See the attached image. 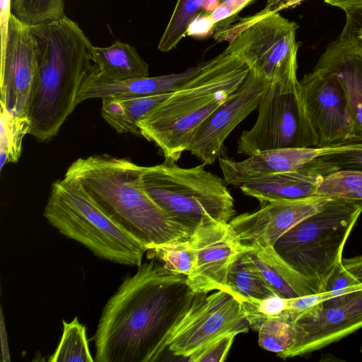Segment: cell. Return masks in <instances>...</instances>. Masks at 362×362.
Wrapping results in <instances>:
<instances>
[{"label": "cell", "mask_w": 362, "mask_h": 362, "mask_svg": "<svg viewBox=\"0 0 362 362\" xmlns=\"http://www.w3.org/2000/svg\"><path fill=\"white\" fill-rule=\"evenodd\" d=\"M195 293L187 276L150 259L125 278L105 304L95 334L97 362H153Z\"/></svg>", "instance_id": "cell-1"}, {"label": "cell", "mask_w": 362, "mask_h": 362, "mask_svg": "<svg viewBox=\"0 0 362 362\" xmlns=\"http://www.w3.org/2000/svg\"><path fill=\"white\" fill-rule=\"evenodd\" d=\"M30 28L37 44L38 71L31 97L29 134L47 142L58 134L78 105V92L94 69L93 45L66 16Z\"/></svg>", "instance_id": "cell-2"}, {"label": "cell", "mask_w": 362, "mask_h": 362, "mask_svg": "<svg viewBox=\"0 0 362 362\" xmlns=\"http://www.w3.org/2000/svg\"><path fill=\"white\" fill-rule=\"evenodd\" d=\"M144 166L107 154L79 158L64 177L78 181L118 225L146 248L188 239L192 232L173 218L148 194Z\"/></svg>", "instance_id": "cell-3"}, {"label": "cell", "mask_w": 362, "mask_h": 362, "mask_svg": "<svg viewBox=\"0 0 362 362\" xmlns=\"http://www.w3.org/2000/svg\"><path fill=\"white\" fill-rule=\"evenodd\" d=\"M249 67L224 50L138 123L165 159L177 161L203 122L244 82Z\"/></svg>", "instance_id": "cell-4"}, {"label": "cell", "mask_w": 362, "mask_h": 362, "mask_svg": "<svg viewBox=\"0 0 362 362\" xmlns=\"http://www.w3.org/2000/svg\"><path fill=\"white\" fill-rule=\"evenodd\" d=\"M361 213L362 201L330 198L320 210L282 235L272 247L314 293L325 292Z\"/></svg>", "instance_id": "cell-5"}, {"label": "cell", "mask_w": 362, "mask_h": 362, "mask_svg": "<svg viewBox=\"0 0 362 362\" xmlns=\"http://www.w3.org/2000/svg\"><path fill=\"white\" fill-rule=\"evenodd\" d=\"M44 217L66 237L112 262L139 267L147 248L114 221L76 180L52 183Z\"/></svg>", "instance_id": "cell-6"}, {"label": "cell", "mask_w": 362, "mask_h": 362, "mask_svg": "<svg viewBox=\"0 0 362 362\" xmlns=\"http://www.w3.org/2000/svg\"><path fill=\"white\" fill-rule=\"evenodd\" d=\"M204 166L182 168L165 159L144 166L141 175L150 197L192 234L204 223H228L235 215L234 199L223 180Z\"/></svg>", "instance_id": "cell-7"}, {"label": "cell", "mask_w": 362, "mask_h": 362, "mask_svg": "<svg viewBox=\"0 0 362 362\" xmlns=\"http://www.w3.org/2000/svg\"><path fill=\"white\" fill-rule=\"evenodd\" d=\"M298 28L296 22L279 13H265L262 10L215 30L214 37L228 42L225 50L244 62L256 76L271 83L296 81Z\"/></svg>", "instance_id": "cell-8"}, {"label": "cell", "mask_w": 362, "mask_h": 362, "mask_svg": "<svg viewBox=\"0 0 362 362\" xmlns=\"http://www.w3.org/2000/svg\"><path fill=\"white\" fill-rule=\"evenodd\" d=\"M317 146V139L298 93V81L272 83L258 107L251 129L243 132L237 152Z\"/></svg>", "instance_id": "cell-9"}, {"label": "cell", "mask_w": 362, "mask_h": 362, "mask_svg": "<svg viewBox=\"0 0 362 362\" xmlns=\"http://www.w3.org/2000/svg\"><path fill=\"white\" fill-rule=\"evenodd\" d=\"M250 326L240 301L224 291L207 296L196 293L192 305L173 330L168 350L188 358L213 341L230 333H245Z\"/></svg>", "instance_id": "cell-10"}, {"label": "cell", "mask_w": 362, "mask_h": 362, "mask_svg": "<svg viewBox=\"0 0 362 362\" xmlns=\"http://www.w3.org/2000/svg\"><path fill=\"white\" fill-rule=\"evenodd\" d=\"M298 93L317 147L356 142L345 90L332 71L315 65L298 81Z\"/></svg>", "instance_id": "cell-11"}, {"label": "cell", "mask_w": 362, "mask_h": 362, "mask_svg": "<svg viewBox=\"0 0 362 362\" xmlns=\"http://www.w3.org/2000/svg\"><path fill=\"white\" fill-rule=\"evenodd\" d=\"M38 71L36 40L30 25L11 15L4 52L1 54V107L29 118Z\"/></svg>", "instance_id": "cell-12"}, {"label": "cell", "mask_w": 362, "mask_h": 362, "mask_svg": "<svg viewBox=\"0 0 362 362\" xmlns=\"http://www.w3.org/2000/svg\"><path fill=\"white\" fill-rule=\"evenodd\" d=\"M271 83L249 71L242 85L200 126L187 151L204 165L219 158L232 131L257 109Z\"/></svg>", "instance_id": "cell-13"}, {"label": "cell", "mask_w": 362, "mask_h": 362, "mask_svg": "<svg viewBox=\"0 0 362 362\" xmlns=\"http://www.w3.org/2000/svg\"><path fill=\"white\" fill-rule=\"evenodd\" d=\"M291 325L293 342L278 356L282 358L311 353L340 340L362 327V290L336 307L317 305L298 315Z\"/></svg>", "instance_id": "cell-14"}, {"label": "cell", "mask_w": 362, "mask_h": 362, "mask_svg": "<svg viewBox=\"0 0 362 362\" xmlns=\"http://www.w3.org/2000/svg\"><path fill=\"white\" fill-rule=\"evenodd\" d=\"M196 260L187 276L194 293L228 292L226 276L229 267L241 250L242 242L230 223L209 222L198 227L190 237Z\"/></svg>", "instance_id": "cell-15"}, {"label": "cell", "mask_w": 362, "mask_h": 362, "mask_svg": "<svg viewBox=\"0 0 362 362\" xmlns=\"http://www.w3.org/2000/svg\"><path fill=\"white\" fill-rule=\"evenodd\" d=\"M330 197L321 195L277 200L251 213L234 216L229 222L243 243H257L273 247L289 229L320 210Z\"/></svg>", "instance_id": "cell-16"}, {"label": "cell", "mask_w": 362, "mask_h": 362, "mask_svg": "<svg viewBox=\"0 0 362 362\" xmlns=\"http://www.w3.org/2000/svg\"><path fill=\"white\" fill-rule=\"evenodd\" d=\"M337 150L338 145L278 148L259 151L241 161L220 156L218 161L224 181L240 187L247 181L298 169L320 156Z\"/></svg>", "instance_id": "cell-17"}, {"label": "cell", "mask_w": 362, "mask_h": 362, "mask_svg": "<svg viewBox=\"0 0 362 362\" xmlns=\"http://www.w3.org/2000/svg\"><path fill=\"white\" fill-rule=\"evenodd\" d=\"M316 66L332 71L345 90L356 142L362 141V45L354 38L330 42Z\"/></svg>", "instance_id": "cell-18"}, {"label": "cell", "mask_w": 362, "mask_h": 362, "mask_svg": "<svg viewBox=\"0 0 362 362\" xmlns=\"http://www.w3.org/2000/svg\"><path fill=\"white\" fill-rule=\"evenodd\" d=\"M333 172L329 167L314 160L298 169L247 181L239 187L244 194L258 199L262 206L277 200L315 195L324 177Z\"/></svg>", "instance_id": "cell-19"}, {"label": "cell", "mask_w": 362, "mask_h": 362, "mask_svg": "<svg viewBox=\"0 0 362 362\" xmlns=\"http://www.w3.org/2000/svg\"><path fill=\"white\" fill-rule=\"evenodd\" d=\"M204 62L180 74L146 76L121 81H102L90 74L77 95V104L93 98L141 97L173 93L187 83L203 68Z\"/></svg>", "instance_id": "cell-20"}, {"label": "cell", "mask_w": 362, "mask_h": 362, "mask_svg": "<svg viewBox=\"0 0 362 362\" xmlns=\"http://www.w3.org/2000/svg\"><path fill=\"white\" fill-rule=\"evenodd\" d=\"M94 69L90 76L98 81H111L149 76L148 64L135 47L119 40L107 47L93 46Z\"/></svg>", "instance_id": "cell-21"}, {"label": "cell", "mask_w": 362, "mask_h": 362, "mask_svg": "<svg viewBox=\"0 0 362 362\" xmlns=\"http://www.w3.org/2000/svg\"><path fill=\"white\" fill-rule=\"evenodd\" d=\"M244 251L255 263L276 293L284 298L314 294L303 281L280 258L272 247L243 243Z\"/></svg>", "instance_id": "cell-22"}, {"label": "cell", "mask_w": 362, "mask_h": 362, "mask_svg": "<svg viewBox=\"0 0 362 362\" xmlns=\"http://www.w3.org/2000/svg\"><path fill=\"white\" fill-rule=\"evenodd\" d=\"M172 93L141 97L102 98L101 115L119 134L141 136L137 123Z\"/></svg>", "instance_id": "cell-23"}, {"label": "cell", "mask_w": 362, "mask_h": 362, "mask_svg": "<svg viewBox=\"0 0 362 362\" xmlns=\"http://www.w3.org/2000/svg\"><path fill=\"white\" fill-rule=\"evenodd\" d=\"M226 286L229 293L240 303L244 300H262L277 295L242 247L229 267Z\"/></svg>", "instance_id": "cell-24"}, {"label": "cell", "mask_w": 362, "mask_h": 362, "mask_svg": "<svg viewBox=\"0 0 362 362\" xmlns=\"http://www.w3.org/2000/svg\"><path fill=\"white\" fill-rule=\"evenodd\" d=\"M62 324L63 332L60 341L48 361H95L90 352L86 327L79 322L77 317L69 322L62 320Z\"/></svg>", "instance_id": "cell-25"}, {"label": "cell", "mask_w": 362, "mask_h": 362, "mask_svg": "<svg viewBox=\"0 0 362 362\" xmlns=\"http://www.w3.org/2000/svg\"><path fill=\"white\" fill-rule=\"evenodd\" d=\"M148 259H155L167 270L189 276L194 269L196 255L190 238L148 248Z\"/></svg>", "instance_id": "cell-26"}, {"label": "cell", "mask_w": 362, "mask_h": 362, "mask_svg": "<svg viewBox=\"0 0 362 362\" xmlns=\"http://www.w3.org/2000/svg\"><path fill=\"white\" fill-rule=\"evenodd\" d=\"M0 168L8 162L18 160L22 149L23 139L29 134L30 121L28 117L13 115L1 107Z\"/></svg>", "instance_id": "cell-27"}, {"label": "cell", "mask_w": 362, "mask_h": 362, "mask_svg": "<svg viewBox=\"0 0 362 362\" xmlns=\"http://www.w3.org/2000/svg\"><path fill=\"white\" fill-rule=\"evenodd\" d=\"M206 0H177L170 21L160 39L158 49L167 52L186 35L190 23L200 14Z\"/></svg>", "instance_id": "cell-28"}, {"label": "cell", "mask_w": 362, "mask_h": 362, "mask_svg": "<svg viewBox=\"0 0 362 362\" xmlns=\"http://www.w3.org/2000/svg\"><path fill=\"white\" fill-rule=\"evenodd\" d=\"M317 195L362 201V171L339 170L324 177Z\"/></svg>", "instance_id": "cell-29"}, {"label": "cell", "mask_w": 362, "mask_h": 362, "mask_svg": "<svg viewBox=\"0 0 362 362\" xmlns=\"http://www.w3.org/2000/svg\"><path fill=\"white\" fill-rule=\"evenodd\" d=\"M12 13L23 23L33 25L64 17V0H12Z\"/></svg>", "instance_id": "cell-30"}, {"label": "cell", "mask_w": 362, "mask_h": 362, "mask_svg": "<svg viewBox=\"0 0 362 362\" xmlns=\"http://www.w3.org/2000/svg\"><path fill=\"white\" fill-rule=\"evenodd\" d=\"M257 332L259 345L277 356L288 351L293 342L291 323L281 317L266 320Z\"/></svg>", "instance_id": "cell-31"}, {"label": "cell", "mask_w": 362, "mask_h": 362, "mask_svg": "<svg viewBox=\"0 0 362 362\" xmlns=\"http://www.w3.org/2000/svg\"><path fill=\"white\" fill-rule=\"evenodd\" d=\"M287 302V298L273 295L262 300H244L240 305L250 329L258 331L266 320L279 317L286 310Z\"/></svg>", "instance_id": "cell-32"}, {"label": "cell", "mask_w": 362, "mask_h": 362, "mask_svg": "<svg viewBox=\"0 0 362 362\" xmlns=\"http://www.w3.org/2000/svg\"><path fill=\"white\" fill-rule=\"evenodd\" d=\"M315 160L334 171L339 170L362 171V142H359L354 148L325 154Z\"/></svg>", "instance_id": "cell-33"}, {"label": "cell", "mask_w": 362, "mask_h": 362, "mask_svg": "<svg viewBox=\"0 0 362 362\" xmlns=\"http://www.w3.org/2000/svg\"><path fill=\"white\" fill-rule=\"evenodd\" d=\"M235 333L227 334L213 341L187 358L190 362H221L225 361L232 346Z\"/></svg>", "instance_id": "cell-34"}, {"label": "cell", "mask_w": 362, "mask_h": 362, "mask_svg": "<svg viewBox=\"0 0 362 362\" xmlns=\"http://www.w3.org/2000/svg\"><path fill=\"white\" fill-rule=\"evenodd\" d=\"M255 0H233L221 4L212 13L209 14L216 24L215 30L230 25L240 11Z\"/></svg>", "instance_id": "cell-35"}, {"label": "cell", "mask_w": 362, "mask_h": 362, "mask_svg": "<svg viewBox=\"0 0 362 362\" xmlns=\"http://www.w3.org/2000/svg\"><path fill=\"white\" fill-rule=\"evenodd\" d=\"M361 284L339 262L333 269L326 285V291H335Z\"/></svg>", "instance_id": "cell-36"}, {"label": "cell", "mask_w": 362, "mask_h": 362, "mask_svg": "<svg viewBox=\"0 0 362 362\" xmlns=\"http://www.w3.org/2000/svg\"><path fill=\"white\" fill-rule=\"evenodd\" d=\"M343 11L346 14V23L339 37L356 39L362 36V4Z\"/></svg>", "instance_id": "cell-37"}, {"label": "cell", "mask_w": 362, "mask_h": 362, "mask_svg": "<svg viewBox=\"0 0 362 362\" xmlns=\"http://www.w3.org/2000/svg\"><path fill=\"white\" fill-rule=\"evenodd\" d=\"M216 24L209 13L201 12L189 25L186 35L197 38H204L215 31Z\"/></svg>", "instance_id": "cell-38"}, {"label": "cell", "mask_w": 362, "mask_h": 362, "mask_svg": "<svg viewBox=\"0 0 362 362\" xmlns=\"http://www.w3.org/2000/svg\"><path fill=\"white\" fill-rule=\"evenodd\" d=\"M12 0H0L1 54L4 52L8 35Z\"/></svg>", "instance_id": "cell-39"}, {"label": "cell", "mask_w": 362, "mask_h": 362, "mask_svg": "<svg viewBox=\"0 0 362 362\" xmlns=\"http://www.w3.org/2000/svg\"><path fill=\"white\" fill-rule=\"evenodd\" d=\"M306 0H268L262 9L267 13H279L284 9L292 8Z\"/></svg>", "instance_id": "cell-40"}, {"label": "cell", "mask_w": 362, "mask_h": 362, "mask_svg": "<svg viewBox=\"0 0 362 362\" xmlns=\"http://www.w3.org/2000/svg\"><path fill=\"white\" fill-rule=\"evenodd\" d=\"M342 264L362 284V255L342 259Z\"/></svg>", "instance_id": "cell-41"}, {"label": "cell", "mask_w": 362, "mask_h": 362, "mask_svg": "<svg viewBox=\"0 0 362 362\" xmlns=\"http://www.w3.org/2000/svg\"><path fill=\"white\" fill-rule=\"evenodd\" d=\"M1 351H2V361H10V357H9V353H8V344H7V338H6V329L4 326V317L2 314V310L1 312Z\"/></svg>", "instance_id": "cell-42"}, {"label": "cell", "mask_w": 362, "mask_h": 362, "mask_svg": "<svg viewBox=\"0 0 362 362\" xmlns=\"http://www.w3.org/2000/svg\"><path fill=\"white\" fill-rule=\"evenodd\" d=\"M327 4L339 7L342 10L354 6L362 4V0H323Z\"/></svg>", "instance_id": "cell-43"}, {"label": "cell", "mask_w": 362, "mask_h": 362, "mask_svg": "<svg viewBox=\"0 0 362 362\" xmlns=\"http://www.w3.org/2000/svg\"><path fill=\"white\" fill-rule=\"evenodd\" d=\"M221 4L220 0H206L202 12L210 14Z\"/></svg>", "instance_id": "cell-44"}, {"label": "cell", "mask_w": 362, "mask_h": 362, "mask_svg": "<svg viewBox=\"0 0 362 362\" xmlns=\"http://www.w3.org/2000/svg\"><path fill=\"white\" fill-rule=\"evenodd\" d=\"M233 0H220L221 4H225L232 1Z\"/></svg>", "instance_id": "cell-45"}, {"label": "cell", "mask_w": 362, "mask_h": 362, "mask_svg": "<svg viewBox=\"0 0 362 362\" xmlns=\"http://www.w3.org/2000/svg\"><path fill=\"white\" fill-rule=\"evenodd\" d=\"M356 40L360 42V44L362 45V36L358 37L356 38Z\"/></svg>", "instance_id": "cell-46"}]
</instances>
